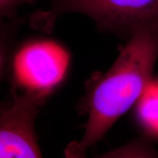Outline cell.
Here are the masks:
<instances>
[{
  "instance_id": "cell-1",
  "label": "cell",
  "mask_w": 158,
  "mask_h": 158,
  "mask_svg": "<svg viewBox=\"0 0 158 158\" xmlns=\"http://www.w3.org/2000/svg\"><path fill=\"white\" fill-rule=\"evenodd\" d=\"M158 57V25L137 29L120 48L112 66L92 74L85 84L78 109L87 115L81 138L69 143L67 157H84L122 115L135 105L152 80Z\"/></svg>"
},
{
  "instance_id": "cell-7",
  "label": "cell",
  "mask_w": 158,
  "mask_h": 158,
  "mask_svg": "<svg viewBox=\"0 0 158 158\" xmlns=\"http://www.w3.org/2000/svg\"><path fill=\"white\" fill-rule=\"evenodd\" d=\"M144 143L141 141L127 144L118 148L117 149L112 150L111 152L105 154L102 157H135V155H152L153 153L146 151L145 149H148Z\"/></svg>"
},
{
  "instance_id": "cell-2",
  "label": "cell",
  "mask_w": 158,
  "mask_h": 158,
  "mask_svg": "<svg viewBox=\"0 0 158 158\" xmlns=\"http://www.w3.org/2000/svg\"><path fill=\"white\" fill-rule=\"evenodd\" d=\"M68 13L87 15L99 31L127 40L141 27L158 25V0H49L48 8L32 14L30 24L49 33Z\"/></svg>"
},
{
  "instance_id": "cell-5",
  "label": "cell",
  "mask_w": 158,
  "mask_h": 158,
  "mask_svg": "<svg viewBox=\"0 0 158 158\" xmlns=\"http://www.w3.org/2000/svg\"><path fill=\"white\" fill-rule=\"evenodd\" d=\"M134 106V120L140 130L158 140V78L152 80Z\"/></svg>"
},
{
  "instance_id": "cell-8",
  "label": "cell",
  "mask_w": 158,
  "mask_h": 158,
  "mask_svg": "<svg viewBox=\"0 0 158 158\" xmlns=\"http://www.w3.org/2000/svg\"><path fill=\"white\" fill-rule=\"evenodd\" d=\"M37 0H0V19H15L18 9L25 5H33Z\"/></svg>"
},
{
  "instance_id": "cell-4",
  "label": "cell",
  "mask_w": 158,
  "mask_h": 158,
  "mask_svg": "<svg viewBox=\"0 0 158 158\" xmlns=\"http://www.w3.org/2000/svg\"><path fill=\"white\" fill-rule=\"evenodd\" d=\"M29 43L22 50L16 48L13 54L9 70L13 73V84L21 80L25 87L53 92L64 76L67 56L51 41L34 40Z\"/></svg>"
},
{
  "instance_id": "cell-6",
  "label": "cell",
  "mask_w": 158,
  "mask_h": 158,
  "mask_svg": "<svg viewBox=\"0 0 158 158\" xmlns=\"http://www.w3.org/2000/svg\"><path fill=\"white\" fill-rule=\"evenodd\" d=\"M21 20L0 19V84L9 73L15 49L16 37ZM10 102L0 100V115Z\"/></svg>"
},
{
  "instance_id": "cell-3",
  "label": "cell",
  "mask_w": 158,
  "mask_h": 158,
  "mask_svg": "<svg viewBox=\"0 0 158 158\" xmlns=\"http://www.w3.org/2000/svg\"><path fill=\"white\" fill-rule=\"evenodd\" d=\"M52 92L25 87L22 93L12 86V101L0 115V158L42 157L35 119Z\"/></svg>"
}]
</instances>
